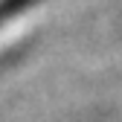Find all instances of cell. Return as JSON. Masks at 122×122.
Listing matches in <instances>:
<instances>
[{"label":"cell","instance_id":"cell-1","mask_svg":"<svg viewBox=\"0 0 122 122\" xmlns=\"http://www.w3.org/2000/svg\"><path fill=\"white\" fill-rule=\"evenodd\" d=\"M35 3H41V0H0V29H3L6 23H12L20 12H26Z\"/></svg>","mask_w":122,"mask_h":122}]
</instances>
